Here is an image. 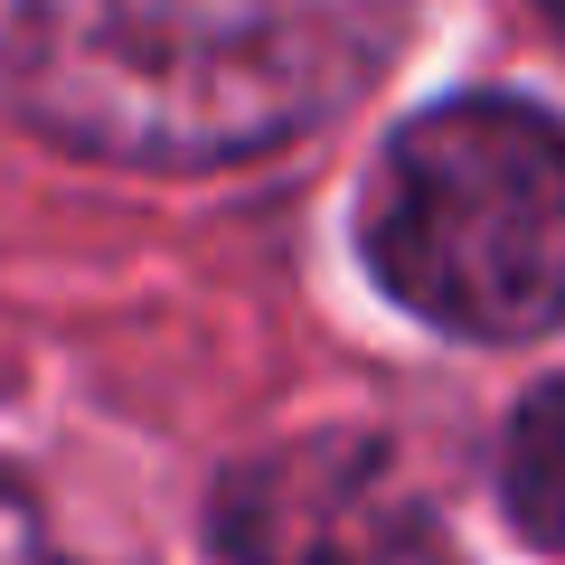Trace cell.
Wrapping results in <instances>:
<instances>
[{
	"mask_svg": "<svg viewBox=\"0 0 565 565\" xmlns=\"http://www.w3.org/2000/svg\"><path fill=\"white\" fill-rule=\"evenodd\" d=\"M386 444L367 434H302L282 452H255L217 481L207 537L226 565H340L386 519Z\"/></svg>",
	"mask_w": 565,
	"mask_h": 565,
	"instance_id": "3957f363",
	"label": "cell"
},
{
	"mask_svg": "<svg viewBox=\"0 0 565 565\" xmlns=\"http://www.w3.org/2000/svg\"><path fill=\"white\" fill-rule=\"evenodd\" d=\"M359 255L386 302L452 340H537L565 321V122L509 95H452L386 141L359 199Z\"/></svg>",
	"mask_w": 565,
	"mask_h": 565,
	"instance_id": "7a4b0ae2",
	"label": "cell"
},
{
	"mask_svg": "<svg viewBox=\"0 0 565 565\" xmlns=\"http://www.w3.org/2000/svg\"><path fill=\"white\" fill-rule=\"evenodd\" d=\"M500 509L527 546L565 556V377L527 386V405L500 434Z\"/></svg>",
	"mask_w": 565,
	"mask_h": 565,
	"instance_id": "277c9868",
	"label": "cell"
},
{
	"mask_svg": "<svg viewBox=\"0 0 565 565\" xmlns=\"http://www.w3.org/2000/svg\"><path fill=\"white\" fill-rule=\"evenodd\" d=\"M537 10H546V20H556V39H565V0H537Z\"/></svg>",
	"mask_w": 565,
	"mask_h": 565,
	"instance_id": "52a82bcc",
	"label": "cell"
},
{
	"mask_svg": "<svg viewBox=\"0 0 565 565\" xmlns=\"http://www.w3.org/2000/svg\"><path fill=\"white\" fill-rule=\"evenodd\" d=\"M340 565H462V556H452V537H444V527H415V519H377V527H367V537L349 546Z\"/></svg>",
	"mask_w": 565,
	"mask_h": 565,
	"instance_id": "5b68a950",
	"label": "cell"
},
{
	"mask_svg": "<svg viewBox=\"0 0 565 565\" xmlns=\"http://www.w3.org/2000/svg\"><path fill=\"white\" fill-rule=\"evenodd\" d=\"M405 20L415 0H20L0 66L47 141L207 170L330 122Z\"/></svg>",
	"mask_w": 565,
	"mask_h": 565,
	"instance_id": "6da1fadb",
	"label": "cell"
},
{
	"mask_svg": "<svg viewBox=\"0 0 565 565\" xmlns=\"http://www.w3.org/2000/svg\"><path fill=\"white\" fill-rule=\"evenodd\" d=\"M0 565H66L57 537H47V519L29 509L20 481H0Z\"/></svg>",
	"mask_w": 565,
	"mask_h": 565,
	"instance_id": "8992f818",
	"label": "cell"
}]
</instances>
